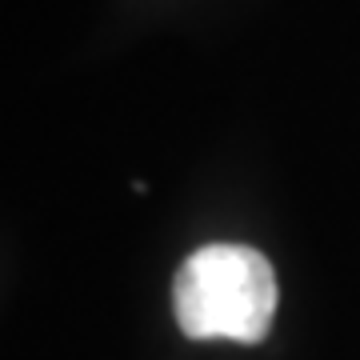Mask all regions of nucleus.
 Returning a JSON list of instances; mask_svg holds the SVG:
<instances>
[{
    "instance_id": "f257e3e1",
    "label": "nucleus",
    "mask_w": 360,
    "mask_h": 360,
    "mask_svg": "<svg viewBox=\"0 0 360 360\" xmlns=\"http://www.w3.org/2000/svg\"><path fill=\"white\" fill-rule=\"evenodd\" d=\"M276 272L248 245H205L176 269L172 309L188 340L260 345L276 316Z\"/></svg>"
}]
</instances>
